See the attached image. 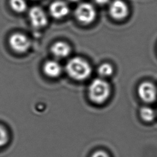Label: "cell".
<instances>
[{"label": "cell", "instance_id": "obj_10", "mask_svg": "<svg viewBox=\"0 0 157 157\" xmlns=\"http://www.w3.org/2000/svg\"><path fill=\"white\" fill-rule=\"evenodd\" d=\"M44 71L50 77H56L61 74V67L56 61L50 60L44 64Z\"/></svg>", "mask_w": 157, "mask_h": 157}, {"label": "cell", "instance_id": "obj_8", "mask_svg": "<svg viewBox=\"0 0 157 157\" xmlns=\"http://www.w3.org/2000/svg\"><path fill=\"white\" fill-rule=\"evenodd\" d=\"M49 10L51 15L56 18H61L66 16L69 11L67 4L62 1L53 2L50 6Z\"/></svg>", "mask_w": 157, "mask_h": 157}, {"label": "cell", "instance_id": "obj_14", "mask_svg": "<svg viewBox=\"0 0 157 157\" xmlns=\"http://www.w3.org/2000/svg\"><path fill=\"white\" fill-rule=\"evenodd\" d=\"M8 140V134L6 129L0 125V147L4 145Z\"/></svg>", "mask_w": 157, "mask_h": 157}, {"label": "cell", "instance_id": "obj_6", "mask_svg": "<svg viewBox=\"0 0 157 157\" xmlns=\"http://www.w3.org/2000/svg\"><path fill=\"white\" fill-rule=\"evenodd\" d=\"M29 18L32 26L36 28L44 27L47 23V18L45 12L37 6L33 7L29 10Z\"/></svg>", "mask_w": 157, "mask_h": 157}, {"label": "cell", "instance_id": "obj_5", "mask_svg": "<svg viewBox=\"0 0 157 157\" xmlns=\"http://www.w3.org/2000/svg\"><path fill=\"white\" fill-rule=\"evenodd\" d=\"M138 94L143 101L145 102H152L156 99V88L152 83L144 82L138 87Z\"/></svg>", "mask_w": 157, "mask_h": 157}, {"label": "cell", "instance_id": "obj_15", "mask_svg": "<svg viewBox=\"0 0 157 157\" xmlns=\"http://www.w3.org/2000/svg\"><path fill=\"white\" fill-rule=\"evenodd\" d=\"M91 157H110L107 153L103 150H98L95 151Z\"/></svg>", "mask_w": 157, "mask_h": 157}, {"label": "cell", "instance_id": "obj_17", "mask_svg": "<svg viewBox=\"0 0 157 157\" xmlns=\"http://www.w3.org/2000/svg\"><path fill=\"white\" fill-rule=\"evenodd\" d=\"M70 1H71V2H76V1H77L78 0H69Z\"/></svg>", "mask_w": 157, "mask_h": 157}, {"label": "cell", "instance_id": "obj_3", "mask_svg": "<svg viewBox=\"0 0 157 157\" xmlns=\"http://www.w3.org/2000/svg\"><path fill=\"white\" fill-rule=\"evenodd\" d=\"M75 15L79 21L88 24L94 20L96 10L91 4L83 2L77 6L75 11Z\"/></svg>", "mask_w": 157, "mask_h": 157}, {"label": "cell", "instance_id": "obj_7", "mask_svg": "<svg viewBox=\"0 0 157 157\" xmlns=\"http://www.w3.org/2000/svg\"><path fill=\"white\" fill-rule=\"evenodd\" d=\"M110 15L115 19L121 20L125 18L129 12L126 4L122 0L113 1L109 7Z\"/></svg>", "mask_w": 157, "mask_h": 157}, {"label": "cell", "instance_id": "obj_2", "mask_svg": "<svg viewBox=\"0 0 157 157\" xmlns=\"http://www.w3.org/2000/svg\"><path fill=\"white\" fill-rule=\"evenodd\" d=\"M110 90V86L106 81L96 78L92 81L88 88L90 99L94 102L102 103L109 96Z\"/></svg>", "mask_w": 157, "mask_h": 157}, {"label": "cell", "instance_id": "obj_4", "mask_svg": "<svg viewBox=\"0 0 157 157\" xmlns=\"http://www.w3.org/2000/svg\"><path fill=\"white\" fill-rule=\"evenodd\" d=\"M9 43L13 50L17 53H25L30 47V40L23 34L13 33L9 39Z\"/></svg>", "mask_w": 157, "mask_h": 157}, {"label": "cell", "instance_id": "obj_12", "mask_svg": "<svg viewBox=\"0 0 157 157\" xmlns=\"http://www.w3.org/2000/svg\"><path fill=\"white\" fill-rule=\"evenodd\" d=\"M141 118L145 121H151L155 117L154 110L149 107H143L140 110Z\"/></svg>", "mask_w": 157, "mask_h": 157}, {"label": "cell", "instance_id": "obj_11", "mask_svg": "<svg viewBox=\"0 0 157 157\" xmlns=\"http://www.w3.org/2000/svg\"><path fill=\"white\" fill-rule=\"evenodd\" d=\"M9 4L12 9L17 13H22L25 12L27 7L25 0H10Z\"/></svg>", "mask_w": 157, "mask_h": 157}, {"label": "cell", "instance_id": "obj_13", "mask_svg": "<svg viewBox=\"0 0 157 157\" xmlns=\"http://www.w3.org/2000/svg\"><path fill=\"white\" fill-rule=\"evenodd\" d=\"M113 71L111 64L109 63H103L99 66L98 69V74L102 77H108L112 74Z\"/></svg>", "mask_w": 157, "mask_h": 157}, {"label": "cell", "instance_id": "obj_9", "mask_svg": "<svg viewBox=\"0 0 157 157\" xmlns=\"http://www.w3.org/2000/svg\"><path fill=\"white\" fill-rule=\"evenodd\" d=\"M51 51L55 56L64 58L69 54L71 48L67 44L62 41H58L52 45Z\"/></svg>", "mask_w": 157, "mask_h": 157}, {"label": "cell", "instance_id": "obj_1", "mask_svg": "<svg viewBox=\"0 0 157 157\" xmlns=\"http://www.w3.org/2000/svg\"><path fill=\"white\" fill-rule=\"evenodd\" d=\"M66 69L69 75L77 80L86 79L91 72L88 63L80 57L71 59L66 64Z\"/></svg>", "mask_w": 157, "mask_h": 157}, {"label": "cell", "instance_id": "obj_16", "mask_svg": "<svg viewBox=\"0 0 157 157\" xmlns=\"http://www.w3.org/2000/svg\"><path fill=\"white\" fill-rule=\"evenodd\" d=\"M96 4L99 5H103L109 2V0H93Z\"/></svg>", "mask_w": 157, "mask_h": 157}]
</instances>
